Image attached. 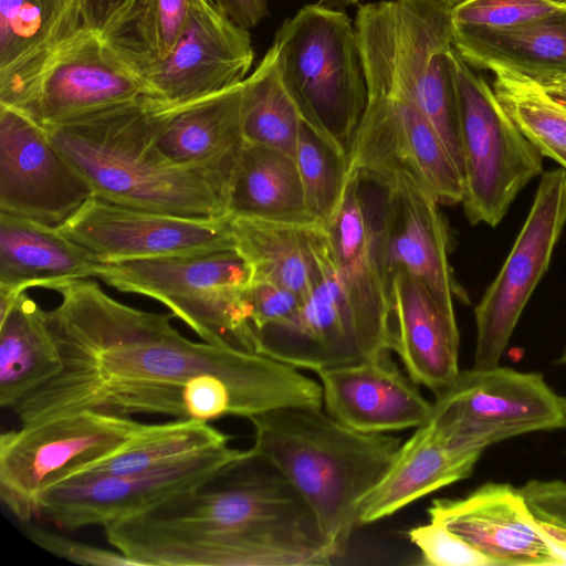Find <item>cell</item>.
Masks as SVG:
<instances>
[{"label":"cell","mask_w":566,"mask_h":566,"mask_svg":"<svg viewBox=\"0 0 566 566\" xmlns=\"http://www.w3.org/2000/svg\"><path fill=\"white\" fill-rule=\"evenodd\" d=\"M164 103L144 95L44 128L96 197L168 214L226 217L227 193L220 185L170 164L155 147L154 124Z\"/></svg>","instance_id":"1"},{"label":"cell","mask_w":566,"mask_h":566,"mask_svg":"<svg viewBox=\"0 0 566 566\" xmlns=\"http://www.w3.org/2000/svg\"><path fill=\"white\" fill-rule=\"evenodd\" d=\"M323 407L273 409L249 420L255 454L300 494L337 557L358 526V505L380 481L401 442L364 433L333 419Z\"/></svg>","instance_id":"2"},{"label":"cell","mask_w":566,"mask_h":566,"mask_svg":"<svg viewBox=\"0 0 566 566\" xmlns=\"http://www.w3.org/2000/svg\"><path fill=\"white\" fill-rule=\"evenodd\" d=\"M272 45L303 122L348 161L368 103L355 24L343 9L319 1L286 19Z\"/></svg>","instance_id":"3"},{"label":"cell","mask_w":566,"mask_h":566,"mask_svg":"<svg viewBox=\"0 0 566 566\" xmlns=\"http://www.w3.org/2000/svg\"><path fill=\"white\" fill-rule=\"evenodd\" d=\"M451 0H382L358 7V42L370 50L412 97L463 178Z\"/></svg>","instance_id":"4"},{"label":"cell","mask_w":566,"mask_h":566,"mask_svg":"<svg viewBox=\"0 0 566 566\" xmlns=\"http://www.w3.org/2000/svg\"><path fill=\"white\" fill-rule=\"evenodd\" d=\"M463 158L462 205L472 224L496 227L528 181L543 169V155L516 127L488 76L458 53L451 55Z\"/></svg>","instance_id":"5"},{"label":"cell","mask_w":566,"mask_h":566,"mask_svg":"<svg viewBox=\"0 0 566 566\" xmlns=\"http://www.w3.org/2000/svg\"><path fill=\"white\" fill-rule=\"evenodd\" d=\"M116 522L171 535L224 534L277 526L318 527L300 494L252 448L199 488Z\"/></svg>","instance_id":"6"},{"label":"cell","mask_w":566,"mask_h":566,"mask_svg":"<svg viewBox=\"0 0 566 566\" xmlns=\"http://www.w3.org/2000/svg\"><path fill=\"white\" fill-rule=\"evenodd\" d=\"M360 46L368 103L348 156L349 171L405 172L439 205L462 202L463 178L434 127L385 64Z\"/></svg>","instance_id":"7"},{"label":"cell","mask_w":566,"mask_h":566,"mask_svg":"<svg viewBox=\"0 0 566 566\" xmlns=\"http://www.w3.org/2000/svg\"><path fill=\"white\" fill-rule=\"evenodd\" d=\"M147 423L128 416L81 410L0 436V499L27 523L42 494L119 450Z\"/></svg>","instance_id":"8"},{"label":"cell","mask_w":566,"mask_h":566,"mask_svg":"<svg viewBox=\"0 0 566 566\" xmlns=\"http://www.w3.org/2000/svg\"><path fill=\"white\" fill-rule=\"evenodd\" d=\"M428 421L449 447L483 452L517 436L566 429V397L539 373L472 367L436 396Z\"/></svg>","instance_id":"9"},{"label":"cell","mask_w":566,"mask_h":566,"mask_svg":"<svg viewBox=\"0 0 566 566\" xmlns=\"http://www.w3.org/2000/svg\"><path fill=\"white\" fill-rule=\"evenodd\" d=\"M368 176L374 182L378 255L390 297L395 276L406 273L421 282L438 304L454 315L453 297L467 302V295L449 264V233L439 202L408 174Z\"/></svg>","instance_id":"10"},{"label":"cell","mask_w":566,"mask_h":566,"mask_svg":"<svg viewBox=\"0 0 566 566\" xmlns=\"http://www.w3.org/2000/svg\"><path fill=\"white\" fill-rule=\"evenodd\" d=\"M566 226V169L543 174L528 214L494 281L474 310L473 367L499 366L516 324Z\"/></svg>","instance_id":"11"},{"label":"cell","mask_w":566,"mask_h":566,"mask_svg":"<svg viewBox=\"0 0 566 566\" xmlns=\"http://www.w3.org/2000/svg\"><path fill=\"white\" fill-rule=\"evenodd\" d=\"M247 453L226 446L137 473L70 476L42 494L39 516L69 531L106 526L199 488Z\"/></svg>","instance_id":"12"},{"label":"cell","mask_w":566,"mask_h":566,"mask_svg":"<svg viewBox=\"0 0 566 566\" xmlns=\"http://www.w3.org/2000/svg\"><path fill=\"white\" fill-rule=\"evenodd\" d=\"M107 539L140 566H322L337 558L316 526L171 535L115 525Z\"/></svg>","instance_id":"13"},{"label":"cell","mask_w":566,"mask_h":566,"mask_svg":"<svg viewBox=\"0 0 566 566\" xmlns=\"http://www.w3.org/2000/svg\"><path fill=\"white\" fill-rule=\"evenodd\" d=\"M94 196L43 126L0 104V212L59 228Z\"/></svg>","instance_id":"14"},{"label":"cell","mask_w":566,"mask_h":566,"mask_svg":"<svg viewBox=\"0 0 566 566\" xmlns=\"http://www.w3.org/2000/svg\"><path fill=\"white\" fill-rule=\"evenodd\" d=\"M57 230L98 261L235 249L228 216L182 217L122 206L96 196Z\"/></svg>","instance_id":"15"},{"label":"cell","mask_w":566,"mask_h":566,"mask_svg":"<svg viewBox=\"0 0 566 566\" xmlns=\"http://www.w3.org/2000/svg\"><path fill=\"white\" fill-rule=\"evenodd\" d=\"M428 513L494 566H566V531L537 518L509 483L489 482L462 499L433 500Z\"/></svg>","instance_id":"16"},{"label":"cell","mask_w":566,"mask_h":566,"mask_svg":"<svg viewBox=\"0 0 566 566\" xmlns=\"http://www.w3.org/2000/svg\"><path fill=\"white\" fill-rule=\"evenodd\" d=\"M373 179L349 171L340 205L324 226L337 274L371 357L395 348L394 310L376 241Z\"/></svg>","instance_id":"17"},{"label":"cell","mask_w":566,"mask_h":566,"mask_svg":"<svg viewBox=\"0 0 566 566\" xmlns=\"http://www.w3.org/2000/svg\"><path fill=\"white\" fill-rule=\"evenodd\" d=\"M254 52L249 30L210 0H195L170 54L139 78L149 93L169 104H186L242 83Z\"/></svg>","instance_id":"18"},{"label":"cell","mask_w":566,"mask_h":566,"mask_svg":"<svg viewBox=\"0 0 566 566\" xmlns=\"http://www.w3.org/2000/svg\"><path fill=\"white\" fill-rule=\"evenodd\" d=\"M315 253V280L296 317L283 329L259 335L255 353L314 373L373 358L343 291L324 226L317 230Z\"/></svg>","instance_id":"19"},{"label":"cell","mask_w":566,"mask_h":566,"mask_svg":"<svg viewBox=\"0 0 566 566\" xmlns=\"http://www.w3.org/2000/svg\"><path fill=\"white\" fill-rule=\"evenodd\" d=\"M144 95L151 94L92 27L50 60L18 111L45 127Z\"/></svg>","instance_id":"20"},{"label":"cell","mask_w":566,"mask_h":566,"mask_svg":"<svg viewBox=\"0 0 566 566\" xmlns=\"http://www.w3.org/2000/svg\"><path fill=\"white\" fill-rule=\"evenodd\" d=\"M92 27L91 0H0V104L21 109L50 60Z\"/></svg>","instance_id":"21"},{"label":"cell","mask_w":566,"mask_h":566,"mask_svg":"<svg viewBox=\"0 0 566 566\" xmlns=\"http://www.w3.org/2000/svg\"><path fill=\"white\" fill-rule=\"evenodd\" d=\"M243 82L186 104L164 103L154 124V145L170 164L208 176L228 193L245 140Z\"/></svg>","instance_id":"22"},{"label":"cell","mask_w":566,"mask_h":566,"mask_svg":"<svg viewBox=\"0 0 566 566\" xmlns=\"http://www.w3.org/2000/svg\"><path fill=\"white\" fill-rule=\"evenodd\" d=\"M325 411L339 423L364 433L418 428L431 415L428 401L390 354L316 371Z\"/></svg>","instance_id":"23"},{"label":"cell","mask_w":566,"mask_h":566,"mask_svg":"<svg viewBox=\"0 0 566 566\" xmlns=\"http://www.w3.org/2000/svg\"><path fill=\"white\" fill-rule=\"evenodd\" d=\"M391 303L394 352L415 384L440 395L460 373L455 315L447 313L421 282L406 273L392 281Z\"/></svg>","instance_id":"24"},{"label":"cell","mask_w":566,"mask_h":566,"mask_svg":"<svg viewBox=\"0 0 566 566\" xmlns=\"http://www.w3.org/2000/svg\"><path fill=\"white\" fill-rule=\"evenodd\" d=\"M482 452L449 447L427 421L400 446L391 465L358 505V526L388 517L437 490L469 478Z\"/></svg>","instance_id":"25"},{"label":"cell","mask_w":566,"mask_h":566,"mask_svg":"<svg viewBox=\"0 0 566 566\" xmlns=\"http://www.w3.org/2000/svg\"><path fill=\"white\" fill-rule=\"evenodd\" d=\"M125 293L168 300L219 287H244L252 282L249 262L235 250L98 261L95 275Z\"/></svg>","instance_id":"26"},{"label":"cell","mask_w":566,"mask_h":566,"mask_svg":"<svg viewBox=\"0 0 566 566\" xmlns=\"http://www.w3.org/2000/svg\"><path fill=\"white\" fill-rule=\"evenodd\" d=\"M97 258L52 228L0 212V286L18 292L95 275Z\"/></svg>","instance_id":"27"},{"label":"cell","mask_w":566,"mask_h":566,"mask_svg":"<svg viewBox=\"0 0 566 566\" xmlns=\"http://www.w3.org/2000/svg\"><path fill=\"white\" fill-rule=\"evenodd\" d=\"M469 64L485 73L504 111L543 156L566 153V74L532 73L494 59Z\"/></svg>","instance_id":"28"},{"label":"cell","mask_w":566,"mask_h":566,"mask_svg":"<svg viewBox=\"0 0 566 566\" xmlns=\"http://www.w3.org/2000/svg\"><path fill=\"white\" fill-rule=\"evenodd\" d=\"M227 216L315 223L306 208L295 158L274 148L245 143L229 184Z\"/></svg>","instance_id":"29"},{"label":"cell","mask_w":566,"mask_h":566,"mask_svg":"<svg viewBox=\"0 0 566 566\" xmlns=\"http://www.w3.org/2000/svg\"><path fill=\"white\" fill-rule=\"evenodd\" d=\"M229 221L234 248L252 269V282L283 286L301 298L310 291L317 272L315 241L322 224L242 217H229Z\"/></svg>","instance_id":"30"},{"label":"cell","mask_w":566,"mask_h":566,"mask_svg":"<svg viewBox=\"0 0 566 566\" xmlns=\"http://www.w3.org/2000/svg\"><path fill=\"white\" fill-rule=\"evenodd\" d=\"M61 368L46 311L22 292L0 318V406L12 409Z\"/></svg>","instance_id":"31"},{"label":"cell","mask_w":566,"mask_h":566,"mask_svg":"<svg viewBox=\"0 0 566 566\" xmlns=\"http://www.w3.org/2000/svg\"><path fill=\"white\" fill-rule=\"evenodd\" d=\"M193 2L123 0L98 32L113 53L139 77L170 54L184 32Z\"/></svg>","instance_id":"32"},{"label":"cell","mask_w":566,"mask_h":566,"mask_svg":"<svg viewBox=\"0 0 566 566\" xmlns=\"http://www.w3.org/2000/svg\"><path fill=\"white\" fill-rule=\"evenodd\" d=\"M468 63L494 59L537 74H566V13L507 28H452Z\"/></svg>","instance_id":"33"},{"label":"cell","mask_w":566,"mask_h":566,"mask_svg":"<svg viewBox=\"0 0 566 566\" xmlns=\"http://www.w3.org/2000/svg\"><path fill=\"white\" fill-rule=\"evenodd\" d=\"M230 439L231 437L208 422L195 419L147 423L143 431L119 450L85 467L74 475H118L147 471L229 446Z\"/></svg>","instance_id":"34"},{"label":"cell","mask_w":566,"mask_h":566,"mask_svg":"<svg viewBox=\"0 0 566 566\" xmlns=\"http://www.w3.org/2000/svg\"><path fill=\"white\" fill-rule=\"evenodd\" d=\"M302 123L301 114L282 82L276 51L272 45L243 81L244 140L295 158Z\"/></svg>","instance_id":"35"},{"label":"cell","mask_w":566,"mask_h":566,"mask_svg":"<svg viewBox=\"0 0 566 566\" xmlns=\"http://www.w3.org/2000/svg\"><path fill=\"white\" fill-rule=\"evenodd\" d=\"M295 161L312 220L325 226L338 209L349 169L347 158L302 123Z\"/></svg>","instance_id":"36"},{"label":"cell","mask_w":566,"mask_h":566,"mask_svg":"<svg viewBox=\"0 0 566 566\" xmlns=\"http://www.w3.org/2000/svg\"><path fill=\"white\" fill-rule=\"evenodd\" d=\"M566 13L563 0H463L451 10L452 28H507Z\"/></svg>","instance_id":"37"},{"label":"cell","mask_w":566,"mask_h":566,"mask_svg":"<svg viewBox=\"0 0 566 566\" xmlns=\"http://www.w3.org/2000/svg\"><path fill=\"white\" fill-rule=\"evenodd\" d=\"M408 535L421 552V564L494 566L488 557L438 520L430 518V523L411 528Z\"/></svg>","instance_id":"38"},{"label":"cell","mask_w":566,"mask_h":566,"mask_svg":"<svg viewBox=\"0 0 566 566\" xmlns=\"http://www.w3.org/2000/svg\"><path fill=\"white\" fill-rule=\"evenodd\" d=\"M244 298L254 334V348L259 335L290 326L302 301L289 289L261 281H253L244 287Z\"/></svg>","instance_id":"39"},{"label":"cell","mask_w":566,"mask_h":566,"mask_svg":"<svg viewBox=\"0 0 566 566\" xmlns=\"http://www.w3.org/2000/svg\"><path fill=\"white\" fill-rule=\"evenodd\" d=\"M25 536L42 549L74 564L85 566H140L122 552L95 547L27 524L23 527Z\"/></svg>","instance_id":"40"},{"label":"cell","mask_w":566,"mask_h":566,"mask_svg":"<svg viewBox=\"0 0 566 566\" xmlns=\"http://www.w3.org/2000/svg\"><path fill=\"white\" fill-rule=\"evenodd\" d=\"M533 514L543 522L566 531V482L531 480L521 489Z\"/></svg>","instance_id":"41"},{"label":"cell","mask_w":566,"mask_h":566,"mask_svg":"<svg viewBox=\"0 0 566 566\" xmlns=\"http://www.w3.org/2000/svg\"><path fill=\"white\" fill-rule=\"evenodd\" d=\"M234 23L247 30L256 27L269 14L266 0H210Z\"/></svg>","instance_id":"42"},{"label":"cell","mask_w":566,"mask_h":566,"mask_svg":"<svg viewBox=\"0 0 566 566\" xmlns=\"http://www.w3.org/2000/svg\"><path fill=\"white\" fill-rule=\"evenodd\" d=\"M123 0H91L93 20L98 29Z\"/></svg>","instance_id":"43"},{"label":"cell","mask_w":566,"mask_h":566,"mask_svg":"<svg viewBox=\"0 0 566 566\" xmlns=\"http://www.w3.org/2000/svg\"><path fill=\"white\" fill-rule=\"evenodd\" d=\"M322 3L336 9H344L349 6L358 4L361 0H319Z\"/></svg>","instance_id":"44"},{"label":"cell","mask_w":566,"mask_h":566,"mask_svg":"<svg viewBox=\"0 0 566 566\" xmlns=\"http://www.w3.org/2000/svg\"><path fill=\"white\" fill-rule=\"evenodd\" d=\"M549 158L557 161L564 169H566V153H555Z\"/></svg>","instance_id":"45"},{"label":"cell","mask_w":566,"mask_h":566,"mask_svg":"<svg viewBox=\"0 0 566 566\" xmlns=\"http://www.w3.org/2000/svg\"><path fill=\"white\" fill-rule=\"evenodd\" d=\"M555 364L566 366V347L562 352L560 356L556 359Z\"/></svg>","instance_id":"46"},{"label":"cell","mask_w":566,"mask_h":566,"mask_svg":"<svg viewBox=\"0 0 566 566\" xmlns=\"http://www.w3.org/2000/svg\"><path fill=\"white\" fill-rule=\"evenodd\" d=\"M452 2H454L455 4L463 1V0H451Z\"/></svg>","instance_id":"47"},{"label":"cell","mask_w":566,"mask_h":566,"mask_svg":"<svg viewBox=\"0 0 566 566\" xmlns=\"http://www.w3.org/2000/svg\"><path fill=\"white\" fill-rule=\"evenodd\" d=\"M563 1H566V0H563Z\"/></svg>","instance_id":"48"}]
</instances>
